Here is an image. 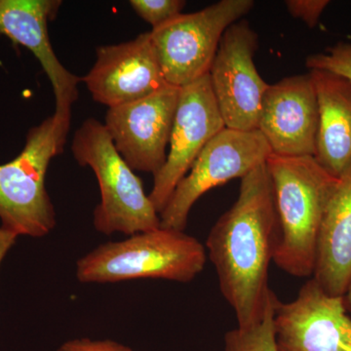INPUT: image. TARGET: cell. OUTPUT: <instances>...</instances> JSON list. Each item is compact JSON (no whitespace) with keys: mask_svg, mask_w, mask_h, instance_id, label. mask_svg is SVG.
Returning a JSON list of instances; mask_svg holds the SVG:
<instances>
[{"mask_svg":"<svg viewBox=\"0 0 351 351\" xmlns=\"http://www.w3.org/2000/svg\"><path fill=\"white\" fill-rule=\"evenodd\" d=\"M278 239L274 191L263 163L242 178L239 197L211 228L205 247L237 327L254 326L265 316Z\"/></svg>","mask_w":351,"mask_h":351,"instance_id":"6da1fadb","label":"cell"},{"mask_svg":"<svg viewBox=\"0 0 351 351\" xmlns=\"http://www.w3.org/2000/svg\"><path fill=\"white\" fill-rule=\"evenodd\" d=\"M265 164L278 218L274 262L290 276L313 277L321 223L339 179L313 156L270 154Z\"/></svg>","mask_w":351,"mask_h":351,"instance_id":"7a4b0ae2","label":"cell"},{"mask_svg":"<svg viewBox=\"0 0 351 351\" xmlns=\"http://www.w3.org/2000/svg\"><path fill=\"white\" fill-rule=\"evenodd\" d=\"M206 260V248L199 240L160 226L97 247L76 262V278L82 283L136 279L189 283L203 271Z\"/></svg>","mask_w":351,"mask_h":351,"instance_id":"3957f363","label":"cell"},{"mask_svg":"<svg viewBox=\"0 0 351 351\" xmlns=\"http://www.w3.org/2000/svg\"><path fill=\"white\" fill-rule=\"evenodd\" d=\"M71 120L55 114L27 132L24 149L0 165L1 228L20 237L49 234L56 211L45 186L51 160L63 154Z\"/></svg>","mask_w":351,"mask_h":351,"instance_id":"277c9868","label":"cell"},{"mask_svg":"<svg viewBox=\"0 0 351 351\" xmlns=\"http://www.w3.org/2000/svg\"><path fill=\"white\" fill-rule=\"evenodd\" d=\"M71 151L76 162L96 175L101 201L93 212L97 232L131 235L160 228V217L142 180L120 156L105 124L85 120L73 135Z\"/></svg>","mask_w":351,"mask_h":351,"instance_id":"5b68a950","label":"cell"},{"mask_svg":"<svg viewBox=\"0 0 351 351\" xmlns=\"http://www.w3.org/2000/svg\"><path fill=\"white\" fill-rule=\"evenodd\" d=\"M254 5L253 0H221L197 12L180 14L152 29L168 84L182 88L208 75L223 34Z\"/></svg>","mask_w":351,"mask_h":351,"instance_id":"8992f818","label":"cell"},{"mask_svg":"<svg viewBox=\"0 0 351 351\" xmlns=\"http://www.w3.org/2000/svg\"><path fill=\"white\" fill-rule=\"evenodd\" d=\"M271 154L258 130L226 128L200 152L191 169L177 184L167 204L159 214L160 226L184 232L191 208L210 189L240 180Z\"/></svg>","mask_w":351,"mask_h":351,"instance_id":"52a82bcc","label":"cell"},{"mask_svg":"<svg viewBox=\"0 0 351 351\" xmlns=\"http://www.w3.org/2000/svg\"><path fill=\"white\" fill-rule=\"evenodd\" d=\"M258 36L247 21L230 25L219 44L209 78L226 128L258 130L263 95L269 88L256 68Z\"/></svg>","mask_w":351,"mask_h":351,"instance_id":"ba28073f","label":"cell"},{"mask_svg":"<svg viewBox=\"0 0 351 351\" xmlns=\"http://www.w3.org/2000/svg\"><path fill=\"white\" fill-rule=\"evenodd\" d=\"M181 88L166 85L141 100L110 108L105 126L134 171L156 175L167 158Z\"/></svg>","mask_w":351,"mask_h":351,"instance_id":"9c48e42d","label":"cell"},{"mask_svg":"<svg viewBox=\"0 0 351 351\" xmlns=\"http://www.w3.org/2000/svg\"><path fill=\"white\" fill-rule=\"evenodd\" d=\"M225 128L209 75L181 88L169 152L163 167L154 176V186L149 195L159 214L205 145Z\"/></svg>","mask_w":351,"mask_h":351,"instance_id":"30bf717a","label":"cell"},{"mask_svg":"<svg viewBox=\"0 0 351 351\" xmlns=\"http://www.w3.org/2000/svg\"><path fill=\"white\" fill-rule=\"evenodd\" d=\"M274 329L279 351H351L345 298L327 294L313 278L293 301L276 300Z\"/></svg>","mask_w":351,"mask_h":351,"instance_id":"8fae6325","label":"cell"},{"mask_svg":"<svg viewBox=\"0 0 351 351\" xmlns=\"http://www.w3.org/2000/svg\"><path fill=\"white\" fill-rule=\"evenodd\" d=\"M319 125L317 94L311 73L269 84L263 95L258 130L278 156H313Z\"/></svg>","mask_w":351,"mask_h":351,"instance_id":"7c38bea8","label":"cell"},{"mask_svg":"<svg viewBox=\"0 0 351 351\" xmlns=\"http://www.w3.org/2000/svg\"><path fill=\"white\" fill-rule=\"evenodd\" d=\"M82 82L94 101L110 108L132 103L168 85L151 32L97 49V60Z\"/></svg>","mask_w":351,"mask_h":351,"instance_id":"4fadbf2b","label":"cell"},{"mask_svg":"<svg viewBox=\"0 0 351 351\" xmlns=\"http://www.w3.org/2000/svg\"><path fill=\"white\" fill-rule=\"evenodd\" d=\"M61 0H0V34L31 51L49 78L55 96V112L71 120L82 78L64 68L51 44L48 23L54 20Z\"/></svg>","mask_w":351,"mask_h":351,"instance_id":"5bb4252c","label":"cell"},{"mask_svg":"<svg viewBox=\"0 0 351 351\" xmlns=\"http://www.w3.org/2000/svg\"><path fill=\"white\" fill-rule=\"evenodd\" d=\"M309 73L319 108L314 158L339 179L351 165V82L319 69H311Z\"/></svg>","mask_w":351,"mask_h":351,"instance_id":"9a60e30c","label":"cell"},{"mask_svg":"<svg viewBox=\"0 0 351 351\" xmlns=\"http://www.w3.org/2000/svg\"><path fill=\"white\" fill-rule=\"evenodd\" d=\"M327 294L343 297L351 278V165L339 178L318 239L313 276Z\"/></svg>","mask_w":351,"mask_h":351,"instance_id":"2e32d148","label":"cell"},{"mask_svg":"<svg viewBox=\"0 0 351 351\" xmlns=\"http://www.w3.org/2000/svg\"><path fill=\"white\" fill-rule=\"evenodd\" d=\"M278 298L272 291L265 316L248 328L237 327L226 332L223 351H279L274 329V309Z\"/></svg>","mask_w":351,"mask_h":351,"instance_id":"e0dca14e","label":"cell"},{"mask_svg":"<svg viewBox=\"0 0 351 351\" xmlns=\"http://www.w3.org/2000/svg\"><path fill=\"white\" fill-rule=\"evenodd\" d=\"M306 66L309 71H329L351 82V43H339L325 52L311 55L306 58Z\"/></svg>","mask_w":351,"mask_h":351,"instance_id":"ac0fdd59","label":"cell"},{"mask_svg":"<svg viewBox=\"0 0 351 351\" xmlns=\"http://www.w3.org/2000/svg\"><path fill=\"white\" fill-rule=\"evenodd\" d=\"M130 5L138 17L152 29L161 27L182 14L186 6L184 0H131Z\"/></svg>","mask_w":351,"mask_h":351,"instance_id":"d6986e66","label":"cell"},{"mask_svg":"<svg viewBox=\"0 0 351 351\" xmlns=\"http://www.w3.org/2000/svg\"><path fill=\"white\" fill-rule=\"evenodd\" d=\"M329 4V0H287L285 1L289 14L295 19L302 20L311 29H313L318 24L321 15Z\"/></svg>","mask_w":351,"mask_h":351,"instance_id":"ffe728a7","label":"cell"},{"mask_svg":"<svg viewBox=\"0 0 351 351\" xmlns=\"http://www.w3.org/2000/svg\"><path fill=\"white\" fill-rule=\"evenodd\" d=\"M56 351H134L112 339H73L64 341Z\"/></svg>","mask_w":351,"mask_h":351,"instance_id":"44dd1931","label":"cell"},{"mask_svg":"<svg viewBox=\"0 0 351 351\" xmlns=\"http://www.w3.org/2000/svg\"><path fill=\"white\" fill-rule=\"evenodd\" d=\"M17 239V235L14 234L13 232L0 228V265L3 258L6 257L7 253L16 243Z\"/></svg>","mask_w":351,"mask_h":351,"instance_id":"7402d4cb","label":"cell"},{"mask_svg":"<svg viewBox=\"0 0 351 351\" xmlns=\"http://www.w3.org/2000/svg\"><path fill=\"white\" fill-rule=\"evenodd\" d=\"M343 298H345L346 308L350 311L351 316V278L350 283H348V289H346V292L345 295H343Z\"/></svg>","mask_w":351,"mask_h":351,"instance_id":"603a6c76","label":"cell"}]
</instances>
